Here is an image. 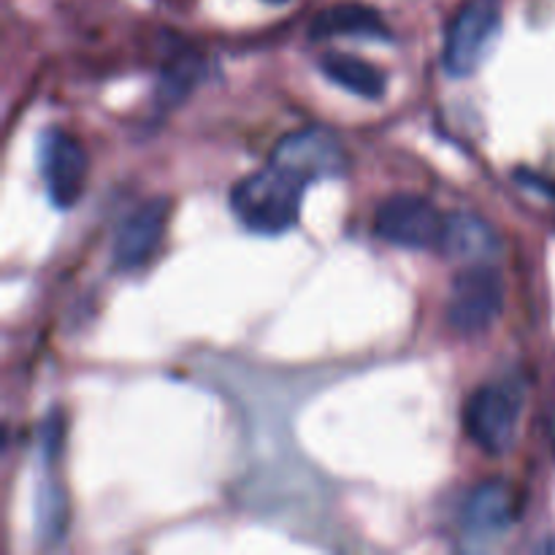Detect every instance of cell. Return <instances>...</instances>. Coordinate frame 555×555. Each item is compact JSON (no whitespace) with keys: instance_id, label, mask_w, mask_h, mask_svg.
Instances as JSON below:
<instances>
[{"instance_id":"1","label":"cell","mask_w":555,"mask_h":555,"mask_svg":"<svg viewBox=\"0 0 555 555\" xmlns=\"http://www.w3.org/2000/svg\"><path fill=\"white\" fill-rule=\"evenodd\" d=\"M307 188V179L269 160V166L233 184L231 209L247 231L280 236L298 222Z\"/></svg>"},{"instance_id":"2","label":"cell","mask_w":555,"mask_h":555,"mask_svg":"<svg viewBox=\"0 0 555 555\" xmlns=\"http://www.w3.org/2000/svg\"><path fill=\"white\" fill-rule=\"evenodd\" d=\"M520 412H524V390L518 383H488L466 401V434L488 455H502L513 448Z\"/></svg>"},{"instance_id":"3","label":"cell","mask_w":555,"mask_h":555,"mask_svg":"<svg viewBox=\"0 0 555 555\" xmlns=\"http://www.w3.org/2000/svg\"><path fill=\"white\" fill-rule=\"evenodd\" d=\"M504 309V282L493 263L464 266L448 298V323L461 336L486 334Z\"/></svg>"},{"instance_id":"4","label":"cell","mask_w":555,"mask_h":555,"mask_svg":"<svg viewBox=\"0 0 555 555\" xmlns=\"http://www.w3.org/2000/svg\"><path fill=\"white\" fill-rule=\"evenodd\" d=\"M502 30V9L496 0H469L453 16L444 38V70L453 79L475 74L496 43Z\"/></svg>"},{"instance_id":"5","label":"cell","mask_w":555,"mask_h":555,"mask_svg":"<svg viewBox=\"0 0 555 555\" xmlns=\"http://www.w3.org/2000/svg\"><path fill=\"white\" fill-rule=\"evenodd\" d=\"M444 217L428 198L415 193H396L379 204L374 233L383 242L404 249H439Z\"/></svg>"},{"instance_id":"6","label":"cell","mask_w":555,"mask_h":555,"mask_svg":"<svg viewBox=\"0 0 555 555\" xmlns=\"http://www.w3.org/2000/svg\"><path fill=\"white\" fill-rule=\"evenodd\" d=\"M36 160L49 201L57 209H70L87 182V152L79 141L65 130L47 128L38 135Z\"/></svg>"},{"instance_id":"7","label":"cell","mask_w":555,"mask_h":555,"mask_svg":"<svg viewBox=\"0 0 555 555\" xmlns=\"http://www.w3.org/2000/svg\"><path fill=\"white\" fill-rule=\"evenodd\" d=\"M271 163L296 171L309 184L318 179H334L347 171V155L339 135L320 125L293 130L276 141L271 152Z\"/></svg>"},{"instance_id":"8","label":"cell","mask_w":555,"mask_h":555,"mask_svg":"<svg viewBox=\"0 0 555 555\" xmlns=\"http://www.w3.org/2000/svg\"><path fill=\"white\" fill-rule=\"evenodd\" d=\"M168 217H171V198L168 195L144 201L139 209L130 211L122 225L117 228V236H114V266L125 271L144 266L160 247Z\"/></svg>"},{"instance_id":"9","label":"cell","mask_w":555,"mask_h":555,"mask_svg":"<svg viewBox=\"0 0 555 555\" xmlns=\"http://www.w3.org/2000/svg\"><path fill=\"white\" fill-rule=\"evenodd\" d=\"M515 493L504 480H486L466 496L461 531L475 547L493 545L515 524Z\"/></svg>"},{"instance_id":"10","label":"cell","mask_w":555,"mask_h":555,"mask_svg":"<svg viewBox=\"0 0 555 555\" xmlns=\"http://www.w3.org/2000/svg\"><path fill=\"white\" fill-rule=\"evenodd\" d=\"M439 253L461 266L493 263L499 255V236L482 217L472 211H455L444 217Z\"/></svg>"},{"instance_id":"11","label":"cell","mask_w":555,"mask_h":555,"mask_svg":"<svg viewBox=\"0 0 555 555\" xmlns=\"http://www.w3.org/2000/svg\"><path fill=\"white\" fill-rule=\"evenodd\" d=\"M350 36V38H372V41H390L388 22L374 11L372 5L363 3H339L323 9L309 25V38L312 41H325V38Z\"/></svg>"},{"instance_id":"12","label":"cell","mask_w":555,"mask_h":555,"mask_svg":"<svg viewBox=\"0 0 555 555\" xmlns=\"http://www.w3.org/2000/svg\"><path fill=\"white\" fill-rule=\"evenodd\" d=\"M320 70L325 74V79L334 81L341 90L352 92V95L363 98V101H379L385 90H388V76L377 65L366 63V60L356 57V54H325L320 60Z\"/></svg>"},{"instance_id":"13","label":"cell","mask_w":555,"mask_h":555,"mask_svg":"<svg viewBox=\"0 0 555 555\" xmlns=\"http://www.w3.org/2000/svg\"><path fill=\"white\" fill-rule=\"evenodd\" d=\"M68 493L63 491L57 480L43 477L36 486V496H33V524H36L38 540L54 545L68 531Z\"/></svg>"},{"instance_id":"14","label":"cell","mask_w":555,"mask_h":555,"mask_svg":"<svg viewBox=\"0 0 555 555\" xmlns=\"http://www.w3.org/2000/svg\"><path fill=\"white\" fill-rule=\"evenodd\" d=\"M201 79V60L195 54H182V57L171 60L163 68L160 79L155 87V101L157 106L173 108L195 90Z\"/></svg>"},{"instance_id":"15","label":"cell","mask_w":555,"mask_h":555,"mask_svg":"<svg viewBox=\"0 0 555 555\" xmlns=\"http://www.w3.org/2000/svg\"><path fill=\"white\" fill-rule=\"evenodd\" d=\"M63 437H65L63 415H60L57 410L49 412L41 423V431H38V455H41L43 464L57 461L60 448H63Z\"/></svg>"},{"instance_id":"16","label":"cell","mask_w":555,"mask_h":555,"mask_svg":"<svg viewBox=\"0 0 555 555\" xmlns=\"http://www.w3.org/2000/svg\"><path fill=\"white\" fill-rule=\"evenodd\" d=\"M518 182L526 184V188L537 190V193H545L547 198L555 201V182L553 179L540 177V173H531V171H518Z\"/></svg>"},{"instance_id":"17","label":"cell","mask_w":555,"mask_h":555,"mask_svg":"<svg viewBox=\"0 0 555 555\" xmlns=\"http://www.w3.org/2000/svg\"><path fill=\"white\" fill-rule=\"evenodd\" d=\"M551 439H553V450H555V415L551 417Z\"/></svg>"},{"instance_id":"18","label":"cell","mask_w":555,"mask_h":555,"mask_svg":"<svg viewBox=\"0 0 555 555\" xmlns=\"http://www.w3.org/2000/svg\"><path fill=\"white\" fill-rule=\"evenodd\" d=\"M266 3H271V5H282V3H287V0H266Z\"/></svg>"}]
</instances>
